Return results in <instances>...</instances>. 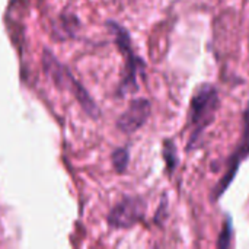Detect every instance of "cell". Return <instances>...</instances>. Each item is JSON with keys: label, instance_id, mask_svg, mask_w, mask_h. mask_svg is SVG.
<instances>
[{"label": "cell", "instance_id": "obj_1", "mask_svg": "<svg viewBox=\"0 0 249 249\" xmlns=\"http://www.w3.org/2000/svg\"><path fill=\"white\" fill-rule=\"evenodd\" d=\"M220 109L219 89L213 83H201L196 88L190 99V125L191 133L187 142V152L196 150L204 131L214 123Z\"/></svg>", "mask_w": 249, "mask_h": 249}, {"label": "cell", "instance_id": "obj_2", "mask_svg": "<svg viewBox=\"0 0 249 249\" xmlns=\"http://www.w3.org/2000/svg\"><path fill=\"white\" fill-rule=\"evenodd\" d=\"M249 158V102L242 114V133L239 137V142L236 144V147L232 150V153L229 155L228 160H226V166H225V174L222 175V178L219 179V182L212 188L210 191V201L216 203L219 201L226 191L229 190V187L233 184L241 165Z\"/></svg>", "mask_w": 249, "mask_h": 249}, {"label": "cell", "instance_id": "obj_3", "mask_svg": "<svg viewBox=\"0 0 249 249\" xmlns=\"http://www.w3.org/2000/svg\"><path fill=\"white\" fill-rule=\"evenodd\" d=\"M108 26L114 32L115 42L125 57V69H124V77H123V82L120 86V93L121 95L134 93L139 90L137 76L139 74L143 76L144 69H146V63L139 55L134 54L133 47H131L130 34L121 25H118L115 22H108Z\"/></svg>", "mask_w": 249, "mask_h": 249}, {"label": "cell", "instance_id": "obj_4", "mask_svg": "<svg viewBox=\"0 0 249 249\" xmlns=\"http://www.w3.org/2000/svg\"><path fill=\"white\" fill-rule=\"evenodd\" d=\"M42 61H44V69H45V71H47V73L50 74V77L55 82V85L60 86V88H67L69 90H71V93H73L74 98L79 101V104L83 107V109H85L90 117H96V115H98V108H96L95 102L90 99V96L88 95V92H86L74 79H73L71 73H69L67 69L63 67L48 50H45L44 57H42Z\"/></svg>", "mask_w": 249, "mask_h": 249}, {"label": "cell", "instance_id": "obj_5", "mask_svg": "<svg viewBox=\"0 0 249 249\" xmlns=\"http://www.w3.org/2000/svg\"><path fill=\"white\" fill-rule=\"evenodd\" d=\"M146 214V203L142 197H125L118 203L108 216V223L112 228L127 229L143 220Z\"/></svg>", "mask_w": 249, "mask_h": 249}, {"label": "cell", "instance_id": "obj_6", "mask_svg": "<svg viewBox=\"0 0 249 249\" xmlns=\"http://www.w3.org/2000/svg\"><path fill=\"white\" fill-rule=\"evenodd\" d=\"M152 114V104L144 98L133 99L124 114L117 120V127L125 134L136 133L140 130Z\"/></svg>", "mask_w": 249, "mask_h": 249}, {"label": "cell", "instance_id": "obj_7", "mask_svg": "<svg viewBox=\"0 0 249 249\" xmlns=\"http://www.w3.org/2000/svg\"><path fill=\"white\" fill-rule=\"evenodd\" d=\"M162 155H163V160H165V165H166V171H168L169 175H172L177 171L178 165H179V158H178L177 146H175L172 139H166L163 142Z\"/></svg>", "mask_w": 249, "mask_h": 249}, {"label": "cell", "instance_id": "obj_8", "mask_svg": "<svg viewBox=\"0 0 249 249\" xmlns=\"http://www.w3.org/2000/svg\"><path fill=\"white\" fill-rule=\"evenodd\" d=\"M232 239H233V222H232V217L229 214H226L222 232L219 233V238L216 242V247L219 249H228L232 245Z\"/></svg>", "mask_w": 249, "mask_h": 249}, {"label": "cell", "instance_id": "obj_9", "mask_svg": "<svg viewBox=\"0 0 249 249\" xmlns=\"http://www.w3.org/2000/svg\"><path fill=\"white\" fill-rule=\"evenodd\" d=\"M128 162H130V153L125 147H121V149H117L114 153H112V165L115 168V171L118 174H124L127 166H128Z\"/></svg>", "mask_w": 249, "mask_h": 249}]
</instances>
